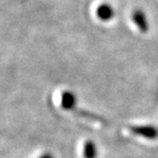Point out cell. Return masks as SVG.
I'll return each mask as SVG.
<instances>
[{"mask_svg":"<svg viewBox=\"0 0 158 158\" xmlns=\"http://www.w3.org/2000/svg\"><path fill=\"white\" fill-rule=\"evenodd\" d=\"M77 97L75 94L69 89H66L61 94V107L66 110H73L76 107Z\"/></svg>","mask_w":158,"mask_h":158,"instance_id":"cell-4","label":"cell"},{"mask_svg":"<svg viewBox=\"0 0 158 158\" xmlns=\"http://www.w3.org/2000/svg\"><path fill=\"white\" fill-rule=\"evenodd\" d=\"M130 131L134 134L148 139H155L158 137V129L151 125L131 126Z\"/></svg>","mask_w":158,"mask_h":158,"instance_id":"cell-3","label":"cell"},{"mask_svg":"<svg viewBox=\"0 0 158 158\" xmlns=\"http://www.w3.org/2000/svg\"><path fill=\"white\" fill-rule=\"evenodd\" d=\"M131 20L134 23V25L137 27L140 32L147 33L150 31V24L148 18H147L146 13L142 9H134L131 12Z\"/></svg>","mask_w":158,"mask_h":158,"instance_id":"cell-1","label":"cell"},{"mask_svg":"<svg viewBox=\"0 0 158 158\" xmlns=\"http://www.w3.org/2000/svg\"><path fill=\"white\" fill-rule=\"evenodd\" d=\"M77 114L81 115L83 117H87V118H92V119H95V120H98L100 122H104V119H102L100 116H97L95 114H93L91 112H88V111H84V110H78L77 111Z\"/></svg>","mask_w":158,"mask_h":158,"instance_id":"cell-6","label":"cell"},{"mask_svg":"<svg viewBox=\"0 0 158 158\" xmlns=\"http://www.w3.org/2000/svg\"><path fill=\"white\" fill-rule=\"evenodd\" d=\"M39 158H54V157L52 153H45L42 156H40Z\"/></svg>","mask_w":158,"mask_h":158,"instance_id":"cell-7","label":"cell"},{"mask_svg":"<svg viewBox=\"0 0 158 158\" xmlns=\"http://www.w3.org/2000/svg\"><path fill=\"white\" fill-rule=\"evenodd\" d=\"M96 16L99 20L103 22H109L115 16V10L111 4L108 2H103L96 8Z\"/></svg>","mask_w":158,"mask_h":158,"instance_id":"cell-2","label":"cell"},{"mask_svg":"<svg viewBox=\"0 0 158 158\" xmlns=\"http://www.w3.org/2000/svg\"><path fill=\"white\" fill-rule=\"evenodd\" d=\"M96 146L92 140H88L84 145V158H96Z\"/></svg>","mask_w":158,"mask_h":158,"instance_id":"cell-5","label":"cell"}]
</instances>
